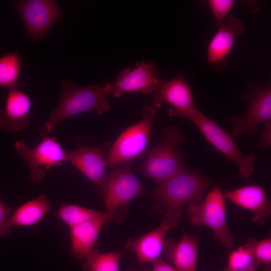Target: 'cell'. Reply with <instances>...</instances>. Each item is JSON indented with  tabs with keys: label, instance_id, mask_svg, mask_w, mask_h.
<instances>
[{
	"label": "cell",
	"instance_id": "cell-1",
	"mask_svg": "<svg viewBox=\"0 0 271 271\" xmlns=\"http://www.w3.org/2000/svg\"><path fill=\"white\" fill-rule=\"evenodd\" d=\"M61 84L60 101L40 132L42 138L49 136L58 123L70 117L88 111L102 115L111 109L102 85L79 86L72 80L63 79Z\"/></svg>",
	"mask_w": 271,
	"mask_h": 271
},
{
	"label": "cell",
	"instance_id": "cell-2",
	"mask_svg": "<svg viewBox=\"0 0 271 271\" xmlns=\"http://www.w3.org/2000/svg\"><path fill=\"white\" fill-rule=\"evenodd\" d=\"M209 178L200 170H184L158 184L151 193L157 201L155 212L182 214L185 206L202 200L203 193L211 185Z\"/></svg>",
	"mask_w": 271,
	"mask_h": 271
},
{
	"label": "cell",
	"instance_id": "cell-3",
	"mask_svg": "<svg viewBox=\"0 0 271 271\" xmlns=\"http://www.w3.org/2000/svg\"><path fill=\"white\" fill-rule=\"evenodd\" d=\"M162 140L149 152L139 171L160 184L185 168V155L181 146L186 141L177 125L166 126L161 131Z\"/></svg>",
	"mask_w": 271,
	"mask_h": 271
},
{
	"label": "cell",
	"instance_id": "cell-4",
	"mask_svg": "<svg viewBox=\"0 0 271 271\" xmlns=\"http://www.w3.org/2000/svg\"><path fill=\"white\" fill-rule=\"evenodd\" d=\"M179 117L192 122L207 142L221 152L226 159L235 163L242 178L247 179L253 174L255 170V155L243 154L231 134L225 131L197 108L182 113Z\"/></svg>",
	"mask_w": 271,
	"mask_h": 271
},
{
	"label": "cell",
	"instance_id": "cell-5",
	"mask_svg": "<svg viewBox=\"0 0 271 271\" xmlns=\"http://www.w3.org/2000/svg\"><path fill=\"white\" fill-rule=\"evenodd\" d=\"M226 200L220 186L216 185L200 203L189 204L187 212L193 226H207L212 230L214 239L231 249L234 239L227 223Z\"/></svg>",
	"mask_w": 271,
	"mask_h": 271
},
{
	"label": "cell",
	"instance_id": "cell-6",
	"mask_svg": "<svg viewBox=\"0 0 271 271\" xmlns=\"http://www.w3.org/2000/svg\"><path fill=\"white\" fill-rule=\"evenodd\" d=\"M158 109L145 105L141 119L126 128L112 145L106 158L107 167L111 169L139 157L146 149Z\"/></svg>",
	"mask_w": 271,
	"mask_h": 271
},
{
	"label": "cell",
	"instance_id": "cell-7",
	"mask_svg": "<svg viewBox=\"0 0 271 271\" xmlns=\"http://www.w3.org/2000/svg\"><path fill=\"white\" fill-rule=\"evenodd\" d=\"M242 99L248 104L240 115L232 116L231 134L240 137L246 133L257 135L258 125L271 122V83L269 80L259 83L247 82Z\"/></svg>",
	"mask_w": 271,
	"mask_h": 271
},
{
	"label": "cell",
	"instance_id": "cell-8",
	"mask_svg": "<svg viewBox=\"0 0 271 271\" xmlns=\"http://www.w3.org/2000/svg\"><path fill=\"white\" fill-rule=\"evenodd\" d=\"M130 163L120 164L105 176L98 184L106 212L115 213L126 206L145 191L139 179L133 174Z\"/></svg>",
	"mask_w": 271,
	"mask_h": 271
},
{
	"label": "cell",
	"instance_id": "cell-9",
	"mask_svg": "<svg viewBox=\"0 0 271 271\" xmlns=\"http://www.w3.org/2000/svg\"><path fill=\"white\" fill-rule=\"evenodd\" d=\"M166 81L161 78L158 66L148 60L137 62L134 69H123L114 82L105 81L102 85L106 96L118 97L127 93L150 94Z\"/></svg>",
	"mask_w": 271,
	"mask_h": 271
},
{
	"label": "cell",
	"instance_id": "cell-10",
	"mask_svg": "<svg viewBox=\"0 0 271 271\" xmlns=\"http://www.w3.org/2000/svg\"><path fill=\"white\" fill-rule=\"evenodd\" d=\"M16 151L26 161L31 181L40 183L47 172L54 166H60L67 162V152L55 137L48 136L34 148H29L25 142L18 140L15 144Z\"/></svg>",
	"mask_w": 271,
	"mask_h": 271
},
{
	"label": "cell",
	"instance_id": "cell-11",
	"mask_svg": "<svg viewBox=\"0 0 271 271\" xmlns=\"http://www.w3.org/2000/svg\"><path fill=\"white\" fill-rule=\"evenodd\" d=\"M12 5L21 15L27 34L36 40L47 34L62 14L60 6L54 0L19 1Z\"/></svg>",
	"mask_w": 271,
	"mask_h": 271
},
{
	"label": "cell",
	"instance_id": "cell-12",
	"mask_svg": "<svg viewBox=\"0 0 271 271\" xmlns=\"http://www.w3.org/2000/svg\"><path fill=\"white\" fill-rule=\"evenodd\" d=\"M159 225L147 234L129 239L124 248L136 253L139 263L153 261L163 251L166 235L176 227L182 218V214H165Z\"/></svg>",
	"mask_w": 271,
	"mask_h": 271
},
{
	"label": "cell",
	"instance_id": "cell-13",
	"mask_svg": "<svg viewBox=\"0 0 271 271\" xmlns=\"http://www.w3.org/2000/svg\"><path fill=\"white\" fill-rule=\"evenodd\" d=\"M245 25L240 19L228 15L210 40L207 48V62L216 72L228 65L227 57L235 40L244 32Z\"/></svg>",
	"mask_w": 271,
	"mask_h": 271
},
{
	"label": "cell",
	"instance_id": "cell-14",
	"mask_svg": "<svg viewBox=\"0 0 271 271\" xmlns=\"http://www.w3.org/2000/svg\"><path fill=\"white\" fill-rule=\"evenodd\" d=\"M152 102L153 106L158 109L165 103L171 105L168 114L173 117H179L182 113L196 108L191 87L182 74L166 81L155 91Z\"/></svg>",
	"mask_w": 271,
	"mask_h": 271
},
{
	"label": "cell",
	"instance_id": "cell-15",
	"mask_svg": "<svg viewBox=\"0 0 271 271\" xmlns=\"http://www.w3.org/2000/svg\"><path fill=\"white\" fill-rule=\"evenodd\" d=\"M226 200L250 211L251 220L260 225L271 214V203L267 199L264 189L258 186L249 185L224 193Z\"/></svg>",
	"mask_w": 271,
	"mask_h": 271
},
{
	"label": "cell",
	"instance_id": "cell-16",
	"mask_svg": "<svg viewBox=\"0 0 271 271\" xmlns=\"http://www.w3.org/2000/svg\"><path fill=\"white\" fill-rule=\"evenodd\" d=\"M31 102L29 97L20 87L9 91L5 107L0 109V128L16 133L29 125Z\"/></svg>",
	"mask_w": 271,
	"mask_h": 271
},
{
	"label": "cell",
	"instance_id": "cell-17",
	"mask_svg": "<svg viewBox=\"0 0 271 271\" xmlns=\"http://www.w3.org/2000/svg\"><path fill=\"white\" fill-rule=\"evenodd\" d=\"M66 161L70 163L91 182L98 185L106 175V158L97 148L78 147L67 152Z\"/></svg>",
	"mask_w": 271,
	"mask_h": 271
},
{
	"label": "cell",
	"instance_id": "cell-18",
	"mask_svg": "<svg viewBox=\"0 0 271 271\" xmlns=\"http://www.w3.org/2000/svg\"><path fill=\"white\" fill-rule=\"evenodd\" d=\"M163 255L177 271H196L198 237L185 232L179 241L169 239L165 242Z\"/></svg>",
	"mask_w": 271,
	"mask_h": 271
},
{
	"label": "cell",
	"instance_id": "cell-19",
	"mask_svg": "<svg viewBox=\"0 0 271 271\" xmlns=\"http://www.w3.org/2000/svg\"><path fill=\"white\" fill-rule=\"evenodd\" d=\"M50 206L45 195L27 202L0 224V236L9 234L14 226H30L37 223L48 211Z\"/></svg>",
	"mask_w": 271,
	"mask_h": 271
},
{
	"label": "cell",
	"instance_id": "cell-20",
	"mask_svg": "<svg viewBox=\"0 0 271 271\" xmlns=\"http://www.w3.org/2000/svg\"><path fill=\"white\" fill-rule=\"evenodd\" d=\"M108 221L96 219L70 228L72 254L78 259L86 258L93 249L101 228Z\"/></svg>",
	"mask_w": 271,
	"mask_h": 271
},
{
	"label": "cell",
	"instance_id": "cell-21",
	"mask_svg": "<svg viewBox=\"0 0 271 271\" xmlns=\"http://www.w3.org/2000/svg\"><path fill=\"white\" fill-rule=\"evenodd\" d=\"M114 213L102 212L76 205L64 203L60 207L57 216L70 228L80 223L96 220H112Z\"/></svg>",
	"mask_w": 271,
	"mask_h": 271
},
{
	"label": "cell",
	"instance_id": "cell-22",
	"mask_svg": "<svg viewBox=\"0 0 271 271\" xmlns=\"http://www.w3.org/2000/svg\"><path fill=\"white\" fill-rule=\"evenodd\" d=\"M22 63L21 58L16 52H9L0 57V86L9 90L20 87L17 82Z\"/></svg>",
	"mask_w": 271,
	"mask_h": 271
},
{
	"label": "cell",
	"instance_id": "cell-23",
	"mask_svg": "<svg viewBox=\"0 0 271 271\" xmlns=\"http://www.w3.org/2000/svg\"><path fill=\"white\" fill-rule=\"evenodd\" d=\"M260 265L250 246L246 243L230 253L227 265L223 271H255Z\"/></svg>",
	"mask_w": 271,
	"mask_h": 271
},
{
	"label": "cell",
	"instance_id": "cell-24",
	"mask_svg": "<svg viewBox=\"0 0 271 271\" xmlns=\"http://www.w3.org/2000/svg\"><path fill=\"white\" fill-rule=\"evenodd\" d=\"M121 255L116 251L103 253L93 249L85 258L83 269L85 271H119Z\"/></svg>",
	"mask_w": 271,
	"mask_h": 271
},
{
	"label": "cell",
	"instance_id": "cell-25",
	"mask_svg": "<svg viewBox=\"0 0 271 271\" xmlns=\"http://www.w3.org/2000/svg\"><path fill=\"white\" fill-rule=\"evenodd\" d=\"M250 246L255 258L263 264L262 271H271V237L270 233L261 240L249 238L247 242Z\"/></svg>",
	"mask_w": 271,
	"mask_h": 271
},
{
	"label": "cell",
	"instance_id": "cell-26",
	"mask_svg": "<svg viewBox=\"0 0 271 271\" xmlns=\"http://www.w3.org/2000/svg\"><path fill=\"white\" fill-rule=\"evenodd\" d=\"M206 3L213 15L217 28L229 15L235 2L233 0H208Z\"/></svg>",
	"mask_w": 271,
	"mask_h": 271
},
{
	"label": "cell",
	"instance_id": "cell-27",
	"mask_svg": "<svg viewBox=\"0 0 271 271\" xmlns=\"http://www.w3.org/2000/svg\"><path fill=\"white\" fill-rule=\"evenodd\" d=\"M257 143V147L260 150H264L271 147V122L264 125Z\"/></svg>",
	"mask_w": 271,
	"mask_h": 271
},
{
	"label": "cell",
	"instance_id": "cell-28",
	"mask_svg": "<svg viewBox=\"0 0 271 271\" xmlns=\"http://www.w3.org/2000/svg\"><path fill=\"white\" fill-rule=\"evenodd\" d=\"M152 271H177L160 257L153 261Z\"/></svg>",
	"mask_w": 271,
	"mask_h": 271
},
{
	"label": "cell",
	"instance_id": "cell-29",
	"mask_svg": "<svg viewBox=\"0 0 271 271\" xmlns=\"http://www.w3.org/2000/svg\"><path fill=\"white\" fill-rule=\"evenodd\" d=\"M13 209L0 200V224L7 219Z\"/></svg>",
	"mask_w": 271,
	"mask_h": 271
},
{
	"label": "cell",
	"instance_id": "cell-30",
	"mask_svg": "<svg viewBox=\"0 0 271 271\" xmlns=\"http://www.w3.org/2000/svg\"><path fill=\"white\" fill-rule=\"evenodd\" d=\"M143 271H147V270H143Z\"/></svg>",
	"mask_w": 271,
	"mask_h": 271
}]
</instances>
